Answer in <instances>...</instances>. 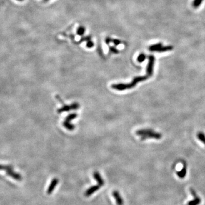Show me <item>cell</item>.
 I'll list each match as a JSON object with an SVG mask.
<instances>
[{
  "instance_id": "1",
  "label": "cell",
  "mask_w": 205,
  "mask_h": 205,
  "mask_svg": "<svg viewBox=\"0 0 205 205\" xmlns=\"http://www.w3.org/2000/svg\"><path fill=\"white\" fill-rule=\"evenodd\" d=\"M149 76H138L134 78V80L128 84H124V83H119V84H115L112 85V88L113 89L119 90V91H123L126 89H130L132 88H134L135 86L139 83V81H144V80L148 79Z\"/></svg>"
},
{
  "instance_id": "2",
  "label": "cell",
  "mask_w": 205,
  "mask_h": 205,
  "mask_svg": "<svg viewBox=\"0 0 205 205\" xmlns=\"http://www.w3.org/2000/svg\"><path fill=\"white\" fill-rule=\"evenodd\" d=\"M136 134L141 136V140H145L146 139H160L162 137L161 134L159 133L153 132L151 129H141L136 132Z\"/></svg>"
},
{
  "instance_id": "3",
  "label": "cell",
  "mask_w": 205,
  "mask_h": 205,
  "mask_svg": "<svg viewBox=\"0 0 205 205\" xmlns=\"http://www.w3.org/2000/svg\"><path fill=\"white\" fill-rule=\"evenodd\" d=\"M0 170L5 171L6 173V174L9 176V177H11L12 179L17 180V181H21L22 180V176L21 174H19L18 173L16 172L13 168L10 165H4L0 164Z\"/></svg>"
},
{
  "instance_id": "4",
  "label": "cell",
  "mask_w": 205,
  "mask_h": 205,
  "mask_svg": "<svg viewBox=\"0 0 205 205\" xmlns=\"http://www.w3.org/2000/svg\"><path fill=\"white\" fill-rule=\"evenodd\" d=\"M77 116H78L77 114L75 113L69 115L66 118L65 121L63 122V125L68 130H70V131L74 130L75 128V126H74V125H72L70 124V121L72 120H74V119H75Z\"/></svg>"
},
{
  "instance_id": "5",
  "label": "cell",
  "mask_w": 205,
  "mask_h": 205,
  "mask_svg": "<svg viewBox=\"0 0 205 205\" xmlns=\"http://www.w3.org/2000/svg\"><path fill=\"white\" fill-rule=\"evenodd\" d=\"M190 193L192 194V196L194 197V199L189 201L187 204L185 205H199L201 202V199L197 195L196 191L192 187L190 188Z\"/></svg>"
},
{
  "instance_id": "6",
  "label": "cell",
  "mask_w": 205,
  "mask_h": 205,
  "mask_svg": "<svg viewBox=\"0 0 205 205\" xmlns=\"http://www.w3.org/2000/svg\"><path fill=\"white\" fill-rule=\"evenodd\" d=\"M79 108V104L76 103H74L70 106H64L63 107L58 109V113H62L63 112H68L71 110H76Z\"/></svg>"
},
{
  "instance_id": "7",
  "label": "cell",
  "mask_w": 205,
  "mask_h": 205,
  "mask_svg": "<svg viewBox=\"0 0 205 205\" xmlns=\"http://www.w3.org/2000/svg\"><path fill=\"white\" fill-rule=\"evenodd\" d=\"M148 59H149V62L147 66L146 72H147L148 75L149 76H151L153 75V66H154V63L155 61V58L153 55H150L148 56Z\"/></svg>"
},
{
  "instance_id": "8",
  "label": "cell",
  "mask_w": 205,
  "mask_h": 205,
  "mask_svg": "<svg viewBox=\"0 0 205 205\" xmlns=\"http://www.w3.org/2000/svg\"><path fill=\"white\" fill-rule=\"evenodd\" d=\"M101 187V186L98 185H95L93 186L92 187H89V189H88L85 193H84V196L86 197H89V196H91L92 194H93L94 193H95L96 191H97Z\"/></svg>"
},
{
  "instance_id": "9",
  "label": "cell",
  "mask_w": 205,
  "mask_h": 205,
  "mask_svg": "<svg viewBox=\"0 0 205 205\" xmlns=\"http://www.w3.org/2000/svg\"><path fill=\"white\" fill-rule=\"evenodd\" d=\"M112 196L115 198L116 200V204L117 205H124V200L121 198L120 193L117 191L115 190L112 192Z\"/></svg>"
},
{
  "instance_id": "10",
  "label": "cell",
  "mask_w": 205,
  "mask_h": 205,
  "mask_svg": "<svg viewBox=\"0 0 205 205\" xmlns=\"http://www.w3.org/2000/svg\"><path fill=\"white\" fill-rule=\"evenodd\" d=\"M58 182H59V181L57 179H54L52 180V181L51 182V184H50L49 186L47 189V193L48 194H51L53 193L54 190L55 189V188L58 185Z\"/></svg>"
},
{
  "instance_id": "11",
  "label": "cell",
  "mask_w": 205,
  "mask_h": 205,
  "mask_svg": "<svg viewBox=\"0 0 205 205\" xmlns=\"http://www.w3.org/2000/svg\"><path fill=\"white\" fill-rule=\"evenodd\" d=\"M93 176H94V179L98 182L99 185L100 186H102L104 185V180L102 179L101 175L99 174V173L98 172V171H95L94 173V174H93Z\"/></svg>"
},
{
  "instance_id": "12",
  "label": "cell",
  "mask_w": 205,
  "mask_h": 205,
  "mask_svg": "<svg viewBox=\"0 0 205 205\" xmlns=\"http://www.w3.org/2000/svg\"><path fill=\"white\" fill-rule=\"evenodd\" d=\"M186 171H187V167L186 164H184L182 169L179 171H178L177 173V174L180 179H184L186 175Z\"/></svg>"
},
{
  "instance_id": "13",
  "label": "cell",
  "mask_w": 205,
  "mask_h": 205,
  "mask_svg": "<svg viewBox=\"0 0 205 205\" xmlns=\"http://www.w3.org/2000/svg\"><path fill=\"white\" fill-rule=\"evenodd\" d=\"M105 42L107 44H108L109 43H111L112 42L113 44H114L115 45H119L120 43V40H118V39H112L109 37H107L106 38V40H105Z\"/></svg>"
},
{
  "instance_id": "14",
  "label": "cell",
  "mask_w": 205,
  "mask_h": 205,
  "mask_svg": "<svg viewBox=\"0 0 205 205\" xmlns=\"http://www.w3.org/2000/svg\"><path fill=\"white\" fill-rule=\"evenodd\" d=\"M85 31H86V29H85L84 27H79L77 29L76 33H77V34L79 35V36H83V35L84 34Z\"/></svg>"
},
{
  "instance_id": "15",
  "label": "cell",
  "mask_w": 205,
  "mask_h": 205,
  "mask_svg": "<svg viewBox=\"0 0 205 205\" xmlns=\"http://www.w3.org/2000/svg\"><path fill=\"white\" fill-rule=\"evenodd\" d=\"M198 139L205 145V135L202 132H199L197 134Z\"/></svg>"
},
{
  "instance_id": "16",
  "label": "cell",
  "mask_w": 205,
  "mask_h": 205,
  "mask_svg": "<svg viewBox=\"0 0 205 205\" xmlns=\"http://www.w3.org/2000/svg\"><path fill=\"white\" fill-rule=\"evenodd\" d=\"M204 0H194L193 2V6L194 8H198L201 5V4L202 3Z\"/></svg>"
},
{
  "instance_id": "17",
  "label": "cell",
  "mask_w": 205,
  "mask_h": 205,
  "mask_svg": "<svg viewBox=\"0 0 205 205\" xmlns=\"http://www.w3.org/2000/svg\"><path fill=\"white\" fill-rule=\"evenodd\" d=\"M146 59V55L144 54H140L137 57V61L139 63L143 62Z\"/></svg>"
},
{
  "instance_id": "18",
  "label": "cell",
  "mask_w": 205,
  "mask_h": 205,
  "mask_svg": "<svg viewBox=\"0 0 205 205\" xmlns=\"http://www.w3.org/2000/svg\"><path fill=\"white\" fill-rule=\"evenodd\" d=\"M94 46V42L89 39L87 41V44H86V46L88 47V48H92Z\"/></svg>"
},
{
  "instance_id": "19",
  "label": "cell",
  "mask_w": 205,
  "mask_h": 205,
  "mask_svg": "<svg viewBox=\"0 0 205 205\" xmlns=\"http://www.w3.org/2000/svg\"><path fill=\"white\" fill-rule=\"evenodd\" d=\"M109 50H110L111 52H112L113 53L117 54L118 53V52H119L118 50L114 47H109Z\"/></svg>"
},
{
  "instance_id": "20",
  "label": "cell",
  "mask_w": 205,
  "mask_h": 205,
  "mask_svg": "<svg viewBox=\"0 0 205 205\" xmlns=\"http://www.w3.org/2000/svg\"><path fill=\"white\" fill-rule=\"evenodd\" d=\"M50 0H44V2H48V1H49Z\"/></svg>"
},
{
  "instance_id": "21",
  "label": "cell",
  "mask_w": 205,
  "mask_h": 205,
  "mask_svg": "<svg viewBox=\"0 0 205 205\" xmlns=\"http://www.w3.org/2000/svg\"><path fill=\"white\" fill-rule=\"evenodd\" d=\"M17 1H23V0H17Z\"/></svg>"
}]
</instances>
